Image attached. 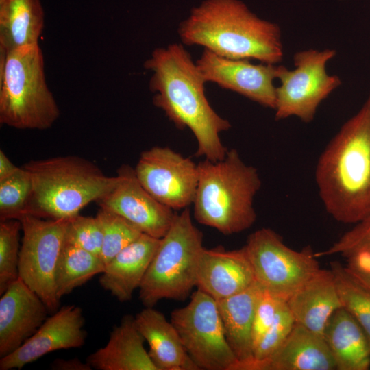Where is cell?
<instances>
[{"label": "cell", "instance_id": "obj_1", "mask_svg": "<svg viewBox=\"0 0 370 370\" xmlns=\"http://www.w3.org/2000/svg\"><path fill=\"white\" fill-rule=\"evenodd\" d=\"M152 72L153 103L179 129L188 128L197 142V156L211 161L225 158L227 149L220 134L231 123L212 108L205 95L206 82L190 53L180 43L157 47L145 62Z\"/></svg>", "mask_w": 370, "mask_h": 370}, {"label": "cell", "instance_id": "obj_2", "mask_svg": "<svg viewBox=\"0 0 370 370\" xmlns=\"http://www.w3.org/2000/svg\"><path fill=\"white\" fill-rule=\"evenodd\" d=\"M314 176L334 219L356 224L370 215V92L323 149Z\"/></svg>", "mask_w": 370, "mask_h": 370}, {"label": "cell", "instance_id": "obj_3", "mask_svg": "<svg viewBox=\"0 0 370 370\" xmlns=\"http://www.w3.org/2000/svg\"><path fill=\"white\" fill-rule=\"evenodd\" d=\"M177 32L184 45L202 46L227 58L276 64L284 56L280 26L259 18L239 0H205Z\"/></svg>", "mask_w": 370, "mask_h": 370}, {"label": "cell", "instance_id": "obj_4", "mask_svg": "<svg viewBox=\"0 0 370 370\" xmlns=\"http://www.w3.org/2000/svg\"><path fill=\"white\" fill-rule=\"evenodd\" d=\"M198 168L193 203L196 221L225 235L251 227L257 217L254 197L262 184L258 169L245 163L235 149L222 160L205 159Z\"/></svg>", "mask_w": 370, "mask_h": 370}, {"label": "cell", "instance_id": "obj_5", "mask_svg": "<svg viewBox=\"0 0 370 370\" xmlns=\"http://www.w3.org/2000/svg\"><path fill=\"white\" fill-rule=\"evenodd\" d=\"M24 167L32 190L26 214L45 219H69L116 186L118 176H108L92 162L76 156L31 160Z\"/></svg>", "mask_w": 370, "mask_h": 370}, {"label": "cell", "instance_id": "obj_6", "mask_svg": "<svg viewBox=\"0 0 370 370\" xmlns=\"http://www.w3.org/2000/svg\"><path fill=\"white\" fill-rule=\"evenodd\" d=\"M59 116V107L46 82L38 43L0 52L1 124L43 130Z\"/></svg>", "mask_w": 370, "mask_h": 370}, {"label": "cell", "instance_id": "obj_7", "mask_svg": "<svg viewBox=\"0 0 370 370\" xmlns=\"http://www.w3.org/2000/svg\"><path fill=\"white\" fill-rule=\"evenodd\" d=\"M203 233L193 224L188 208L176 213L138 288L145 307L164 299L184 300L196 287Z\"/></svg>", "mask_w": 370, "mask_h": 370}, {"label": "cell", "instance_id": "obj_8", "mask_svg": "<svg viewBox=\"0 0 370 370\" xmlns=\"http://www.w3.org/2000/svg\"><path fill=\"white\" fill-rule=\"evenodd\" d=\"M336 54L334 49H310L294 54L293 70L279 65L275 120L296 116L310 123L314 119L321 103L341 84L338 76L326 71L327 63Z\"/></svg>", "mask_w": 370, "mask_h": 370}, {"label": "cell", "instance_id": "obj_9", "mask_svg": "<svg viewBox=\"0 0 370 370\" xmlns=\"http://www.w3.org/2000/svg\"><path fill=\"white\" fill-rule=\"evenodd\" d=\"M244 247L256 281L262 288L285 301L320 269L310 247L294 250L270 228L262 227L251 233Z\"/></svg>", "mask_w": 370, "mask_h": 370}, {"label": "cell", "instance_id": "obj_10", "mask_svg": "<svg viewBox=\"0 0 370 370\" xmlns=\"http://www.w3.org/2000/svg\"><path fill=\"white\" fill-rule=\"evenodd\" d=\"M171 322L199 369L234 370L238 361L225 335L217 301L197 289L185 306L175 309Z\"/></svg>", "mask_w": 370, "mask_h": 370}, {"label": "cell", "instance_id": "obj_11", "mask_svg": "<svg viewBox=\"0 0 370 370\" xmlns=\"http://www.w3.org/2000/svg\"><path fill=\"white\" fill-rule=\"evenodd\" d=\"M69 219L25 214L19 219L23 232L19 278L39 296L51 313L60 308L55 278Z\"/></svg>", "mask_w": 370, "mask_h": 370}, {"label": "cell", "instance_id": "obj_12", "mask_svg": "<svg viewBox=\"0 0 370 370\" xmlns=\"http://www.w3.org/2000/svg\"><path fill=\"white\" fill-rule=\"evenodd\" d=\"M141 185L173 210L193 204L199 182L198 164L168 147L143 151L134 169Z\"/></svg>", "mask_w": 370, "mask_h": 370}, {"label": "cell", "instance_id": "obj_13", "mask_svg": "<svg viewBox=\"0 0 370 370\" xmlns=\"http://www.w3.org/2000/svg\"><path fill=\"white\" fill-rule=\"evenodd\" d=\"M196 64L206 82L237 92L268 108L275 110L279 65L252 64L249 60H234L204 49Z\"/></svg>", "mask_w": 370, "mask_h": 370}, {"label": "cell", "instance_id": "obj_14", "mask_svg": "<svg viewBox=\"0 0 370 370\" xmlns=\"http://www.w3.org/2000/svg\"><path fill=\"white\" fill-rule=\"evenodd\" d=\"M117 176L119 180L114 189L98 201L100 207L119 214L142 233L162 238L176 213L156 199L141 185L134 169L123 164Z\"/></svg>", "mask_w": 370, "mask_h": 370}, {"label": "cell", "instance_id": "obj_15", "mask_svg": "<svg viewBox=\"0 0 370 370\" xmlns=\"http://www.w3.org/2000/svg\"><path fill=\"white\" fill-rule=\"evenodd\" d=\"M84 325L79 306L60 308L19 348L1 358L0 370L21 369L49 353L82 347L87 336Z\"/></svg>", "mask_w": 370, "mask_h": 370}, {"label": "cell", "instance_id": "obj_16", "mask_svg": "<svg viewBox=\"0 0 370 370\" xmlns=\"http://www.w3.org/2000/svg\"><path fill=\"white\" fill-rule=\"evenodd\" d=\"M49 310L19 278L0 298V358L19 348L40 327Z\"/></svg>", "mask_w": 370, "mask_h": 370}, {"label": "cell", "instance_id": "obj_17", "mask_svg": "<svg viewBox=\"0 0 370 370\" xmlns=\"http://www.w3.org/2000/svg\"><path fill=\"white\" fill-rule=\"evenodd\" d=\"M255 282L254 269L244 246L235 250L223 247L203 249L196 287L217 301L246 290Z\"/></svg>", "mask_w": 370, "mask_h": 370}, {"label": "cell", "instance_id": "obj_18", "mask_svg": "<svg viewBox=\"0 0 370 370\" xmlns=\"http://www.w3.org/2000/svg\"><path fill=\"white\" fill-rule=\"evenodd\" d=\"M336 364L323 336L295 323L282 345L248 370H334Z\"/></svg>", "mask_w": 370, "mask_h": 370}, {"label": "cell", "instance_id": "obj_19", "mask_svg": "<svg viewBox=\"0 0 370 370\" xmlns=\"http://www.w3.org/2000/svg\"><path fill=\"white\" fill-rule=\"evenodd\" d=\"M160 241V238L142 234L106 265L99 278L100 286L120 302L130 301L142 283Z\"/></svg>", "mask_w": 370, "mask_h": 370}, {"label": "cell", "instance_id": "obj_20", "mask_svg": "<svg viewBox=\"0 0 370 370\" xmlns=\"http://www.w3.org/2000/svg\"><path fill=\"white\" fill-rule=\"evenodd\" d=\"M286 302L295 323L321 336L331 315L342 307L332 270L321 268Z\"/></svg>", "mask_w": 370, "mask_h": 370}, {"label": "cell", "instance_id": "obj_21", "mask_svg": "<svg viewBox=\"0 0 370 370\" xmlns=\"http://www.w3.org/2000/svg\"><path fill=\"white\" fill-rule=\"evenodd\" d=\"M145 341L134 317L125 315L113 328L106 345L90 354L86 362L97 370H158Z\"/></svg>", "mask_w": 370, "mask_h": 370}, {"label": "cell", "instance_id": "obj_22", "mask_svg": "<svg viewBox=\"0 0 370 370\" xmlns=\"http://www.w3.org/2000/svg\"><path fill=\"white\" fill-rule=\"evenodd\" d=\"M134 319L158 370H199L186 351L177 330L162 312L145 307Z\"/></svg>", "mask_w": 370, "mask_h": 370}, {"label": "cell", "instance_id": "obj_23", "mask_svg": "<svg viewBox=\"0 0 370 370\" xmlns=\"http://www.w3.org/2000/svg\"><path fill=\"white\" fill-rule=\"evenodd\" d=\"M262 290L255 282L246 290L217 301L227 341L238 361L234 370H245L254 360L252 324Z\"/></svg>", "mask_w": 370, "mask_h": 370}, {"label": "cell", "instance_id": "obj_24", "mask_svg": "<svg viewBox=\"0 0 370 370\" xmlns=\"http://www.w3.org/2000/svg\"><path fill=\"white\" fill-rule=\"evenodd\" d=\"M338 370H367L370 367V345L355 318L343 307L330 317L323 332Z\"/></svg>", "mask_w": 370, "mask_h": 370}, {"label": "cell", "instance_id": "obj_25", "mask_svg": "<svg viewBox=\"0 0 370 370\" xmlns=\"http://www.w3.org/2000/svg\"><path fill=\"white\" fill-rule=\"evenodd\" d=\"M44 16L40 0H0V52L38 44Z\"/></svg>", "mask_w": 370, "mask_h": 370}, {"label": "cell", "instance_id": "obj_26", "mask_svg": "<svg viewBox=\"0 0 370 370\" xmlns=\"http://www.w3.org/2000/svg\"><path fill=\"white\" fill-rule=\"evenodd\" d=\"M106 264L98 255L64 243L56 272V290L60 299L75 288L101 274Z\"/></svg>", "mask_w": 370, "mask_h": 370}, {"label": "cell", "instance_id": "obj_27", "mask_svg": "<svg viewBox=\"0 0 370 370\" xmlns=\"http://www.w3.org/2000/svg\"><path fill=\"white\" fill-rule=\"evenodd\" d=\"M342 307L357 321L370 345V291L340 262L330 263Z\"/></svg>", "mask_w": 370, "mask_h": 370}, {"label": "cell", "instance_id": "obj_28", "mask_svg": "<svg viewBox=\"0 0 370 370\" xmlns=\"http://www.w3.org/2000/svg\"><path fill=\"white\" fill-rule=\"evenodd\" d=\"M96 216L103 230L100 257L106 265L119 251L143 234L127 220L108 209L100 207Z\"/></svg>", "mask_w": 370, "mask_h": 370}, {"label": "cell", "instance_id": "obj_29", "mask_svg": "<svg viewBox=\"0 0 370 370\" xmlns=\"http://www.w3.org/2000/svg\"><path fill=\"white\" fill-rule=\"evenodd\" d=\"M32 190L30 174L19 167L11 176L0 181V220H19L26 214Z\"/></svg>", "mask_w": 370, "mask_h": 370}, {"label": "cell", "instance_id": "obj_30", "mask_svg": "<svg viewBox=\"0 0 370 370\" xmlns=\"http://www.w3.org/2000/svg\"><path fill=\"white\" fill-rule=\"evenodd\" d=\"M21 230V223L18 219L0 223V295L19 278V234Z\"/></svg>", "mask_w": 370, "mask_h": 370}, {"label": "cell", "instance_id": "obj_31", "mask_svg": "<svg viewBox=\"0 0 370 370\" xmlns=\"http://www.w3.org/2000/svg\"><path fill=\"white\" fill-rule=\"evenodd\" d=\"M103 230L99 219L79 214L68 220L64 243L74 245L100 256Z\"/></svg>", "mask_w": 370, "mask_h": 370}, {"label": "cell", "instance_id": "obj_32", "mask_svg": "<svg viewBox=\"0 0 370 370\" xmlns=\"http://www.w3.org/2000/svg\"><path fill=\"white\" fill-rule=\"evenodd\" d=\"M294 317L285 301H282L273 322L254 350V360L245 369L273 354L284 342L294 324Z\"/></svg>", "mask_w": 370, "mask_h": 370}, {"label": "cell", "instance_id": "obj_33", "mask_svg": "<svg viewBox=\"0 0 370 370\" xmlns=\"http://www.w3.org/2000/svg\"><path fill=\"white\" fill-rule=\"evenodd\" d=\"M370 254V215L345 232L328 249L315 253L317 258L341 254L345 258L358 253Z\"/></svg>", "mask_w": 370, "mask_h": 370}, {"label": "cell", "instance_id": "obj_34", "mask_svg": "<svg viewBox=\"0 0 370 370\" xmlns=\"http://www.w3.org/2000/svg\"><path fill=\"white\" fill-rule=\"evenodd\" d=\"M282 300L262 288L257 300L252 324L254 350L274 321Z\"/></svg>", "mask_w": 370, "mask_h": 370}, {"label": "cell", "instance_id": "obj_35", "mask_svg": "<svg viewBox=\"0 0 370 370\" xmlns=\"http://www.w3.org/2000/svg\"><path fill=\"white\" fill-rule=\"evenodd\" d=\"M51 368L55 370H91L92 367L86 361L83 362L79 358L69 360L56 359L51 363Z\"/></svg>", "mask_w": 370, "mask_h": 370}, {"label": "cell", "instance_id": "obj_36", "mask_svg": "<svg viewBox=\"0 0 370 370\" xmlns=\"http://www.w3.org/2000/svg\"><path fill=\"white\" fill-rule=\"evenodd\" d=\"M6 156L3 150H0V181L13 175L18 169Z\"/></svg>", "mask_w": 370, "mask_h": 370}, {"label": "cell", "instance_id": "obj_37", "mask_svg": "<svg viewBox=\"0 0 370 370\" xmlns=\"http://www.w3.org/2000/svg\"><path fill=\"white\" fill-rule=\"evenodd\" d=\"M349 272L364 286L370 291V270L360 271L347 267Z\"/></svg>", "mask_w": 370, "mask_h": 370}]
</instances>
